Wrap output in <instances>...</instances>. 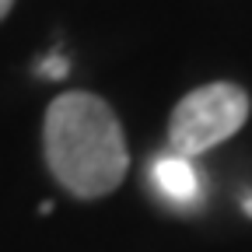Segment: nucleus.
<instances>
[{"instance_id":"obj_1","label":"nucleus","mask_w":252,"mask_h":252,"mask_svg":"<svg viewBox=\"0 0 252 252\" xmlns=\"http://www.w3.org/2000/svg\"><path fill=\"white\" fill-rule=\"evenodd\" d=\"M42 144L56 182L81 200L112 193L130 168L116 112L88 91H70L49 105Z\"/></svg>"},{"instance_id":"obj_2","label":"nucleus","mask_w":252,"mask_h":252,"mask_svg":"<svg viewBox=\"0 0 252 252\" xmlns=\"http://www.w3.org/2000/svg\"><path fill=\"white\" fill-rule=\"evenodd\" d=\"M249 119V94L238 84L217 81L189 91L168 119V140L179 158H193L228 140Z\"/></svg>"},{"instance_id":"obj_3","label":"nucleus","mask_w":252,"mask_h":252,"mask_svg":"<svg viewBox=\"0 0 252 252\" xmlns=\"http://www.w3.org/2000/svg\"><path fill=\"white\" fill-rule=\"evenodd\" d=\"M151 179L158 186V193L168 196L172 203H193L200 196V175L196 168L186 161V158L172 154V158H158L154 168H151Z\"/></svg>"},{"instance_id":"obj_4","label":"nucleus","mask_w":252,"mask_h":252,"mask_svg":"<svg viewBox=\"0 0 252 252\" xmlns=\"http://www.w3.org/2000/svg\"><path fill=\"white\" fill-rule=\"evenodd\" d=\"M42 70H46V77H63L67 74V60H46Z\"/></svg>"},{"instance_id":"obj_5","label":"nucleus","mask_w":252,"mask_h":252,"mask_svg":"<svg viewBox=\"0 0 252 252\" xmlns=\"http://www.w3.org/2000/svg\"><path fill=\"white\" fill-rule=\"evenodd\" d=\"M11 4H14V0H0V18H4V14L11 11Z\"/></svg>"}]
</instances>
